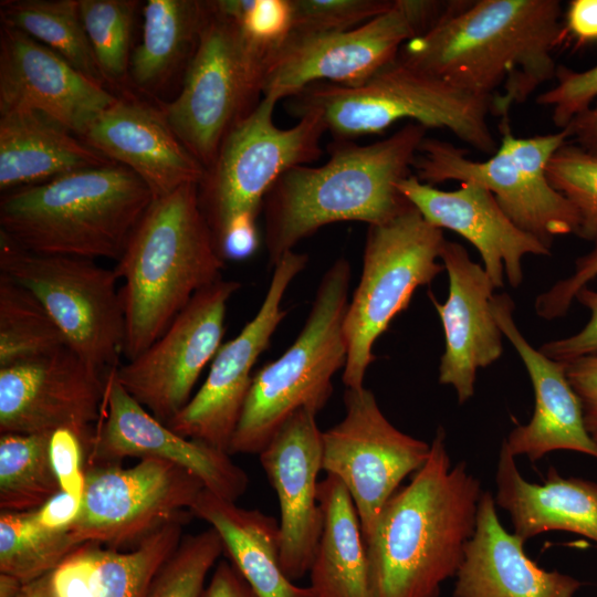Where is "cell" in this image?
Wrapping results in <instances>:
<instances>
[{
    "mask_svg": "<svg viewBox=\"0 0 597 597\" xmlns=\"http://www.w3.org/2000/svg\"><path fill=\"white\" fill-rule=\"evenodd\" d=\"M565 35L557 0L450 1L397 57L488 98L491 113L504 119L555 77L554 51Z\"/></svg>",
    "mask_w": 597,
    "mask_h": 597,
    "instance_id": "6da1fadb",
    "label": "cell"
},
{
    "mask_svg": "<svg viewBox=\"0 0 597 597\" xmlns=\"http://www.w3.org/2000/svg\"><path fill=\"white\" fill-rule=\"evenodd\" d=\"M481 495L467 464H451L439 427L427 462L388 500L365 540L374 597H439L462 565Z\"/></svg>",
    "mask_w": 597,
    "mask_h": 597,
    "instance_id": "7a4b0ae2",
    "label": "cell"
},
{
    "mask_svg": "<svg viewBox=\"0 0 597 597\" xmlns=\"http://www.w3.org/2000/svg\"><path fill=\"white\" fill-rule=\"evenodd\" d=\"M427 130L408 122L367 145L335 139L324 165H302L284 172L262 205L269 263L274 266L300 241L327 224H380L410 208L397 186L412 174Z\"/></svg>",
    "mask_w": 597,
    "mask_h": 597,
    "instance_id": "3957f363",
    "label": "cell"
},
{
    "mask_svg": "<svg viewBox=\"0 0 597 597\" xmlns=\"http://www.w3.org/2000/svg\"><path fill=\"white\" fill-rule=\"evenodd\" d=\"M223 266L198 185L154 198L114 268L123 282L126 359L157 341L198 291L221 279Z\"/></svg>",
    "mask_w": 597,
    "mask_h": 597,
    "instance_id": "277c9868",
    "label": "cell"
},
{
    "mask_svg": "<svg viewBox=\"0 0 597 597\" xmlns=\"http://www.w3.org/2000/svg\"><path fill=\"white\" fill-rule=\"evenodd\" d=\"M154 195L117 163L6 192L0 232L49 255L118 261Z\"/></svg>",
    "mask_w": 597,
    "mask_h": 597,
    "instance_id": "5b68a950",
    "label": "cell"
},
{
    "mask_svg": "<svg viewBox=\"0 0 597 597\" xmlns=\"http://www.w3.org/2000/svg\"><path fill=\"white\" fill-rule=\"evenodd\" d=\"M290 111L322 114L335 139L378 134L402 119L451 132L467 145L493 155L498 144L488 123L491 102L396 57L366 82L344 86L318 82L292 97Z\"/></svg>",
    "mask_w": 597,
    "mask_h": 597,
    "instance_id": "8992f818",
    "label": "cell"
},
{
    "mask_svg": "<svg viewBox=\"0 0 597 597\" xmlns=\"http://www.w3.org/2000/svg\"><path fill=\"white\" fill-rule=\"evenodd\" d=\"M352 268L339 258L326 270L306 322L294 343L253 377L229 453L259 454L301 409L318 413L333 392V376L345 368L344 320Z\"/></svg>",
    "mask_w": 597,
    "mask_h": 597,
    "instance_id": "52a82bcc",
    "label": "cell"
},
{
    "mask_svg": "<svg viewBox=\"0 0 597 597\" xmlns=\"http://www.w3.org/2000/svg\"><path fill=\"white\" fill-rule=\"evenodd\" d=\"M280 98L263 95L255 108L238 122L221 143L212 164L198 184L200 209L217 249L234 229H256L263 200L287 170L317 160L327 132L322 114L307 111L298 123L280 128L274 109Z\"/></svg>",
    "mask_w": 597,
    "mask_h": 597,
    "instance_id": "ba28073f",
    "label": "cell"
},
{
    "mask_svg": "<svg viewBox=\"0 0 597 597\" xmlns=\"http://www.w3.org/2000/svg\"><path fill=\"white\" fill-rule=\"evenodd\" d=\"M209 2L210 14L180 92L161 108L175 134L205 168L230 129L261 101L274 50Z\"/></svg>",
    "mask_w": 597,
    "mask_h": 597,
    "instance_id": "9c48e42d",
    "label": "cell"
},
{
    "mask_svg": "<svg viewBox=\"0 0 597 597\" xmlns=\"http://www.w3.org/2000/svg\"><path fill=\"white\" fill-rule=\"evenodd\" d=\"M443 230L411 206L394 219L368 226L359 283L344 320L346 388L364 387L373 346L391 321L405 311L415 291L444 270L439 263Z\"/></svg>",
    "mask_w": 597,
    "mask_h": 597,
    "instance_id": "30bf717a",
    "label": "cell"
},
{
    "mask_svg": "<svg viewBox=\"0 0 597 597\" xmlns=\"http://www.w3.org/2000/svg\"><path fill=\"white\" fill-rule=\"evenodd\" d=\"M0 273L42 303L84 362L103 373L119 366L126 323L114 269L90 259L35 253L0 232Z\"/></svg>",
    "mask_w": 597,
    "mask_h": 597,
    "instance_id": "8fae6325",
    "label": "cell"
},
{
    "mask_svg": "<svg viewBox=\"0 0 597 597\" xmlns=\"http://www.w3.org/2000/svg\"><path fill=\"white\" fill-rule=\"evenodd\" d=\"M449 3L394 0L387 11L347 31L289 33L269 57L263 95L293 97L318 82L360 85L391 63L406 42L426 32Z\"/></svg>",
    "mask_w": 597,
    "mask_h": 597,
    "instance_id": "7c38bea8",
    "label": "cell"
},
{
    "mask_svg": "<svg viewBox=\"0 0 597 597\" xmlns=\"http://www.w3.org/2000/svg\"><path fill=\"white\" fill-rule=\"evenodd\" d=\"M80 513L70 526L78 545L135 546L179 513L189 511L203 483L166 460L143 458L135 465L84 467Z\"/></svg>",
    "mask_w": 597,
    "mask_h": 597,
    "instance_id": "4fadbf2b",
    "label": "cell"
},
{
    "mask_svg": "<svg viewBox=\"0 0 597 597\" xmlns=\"http://www.w3.org/2000/svg\"><path fill=\"white\" fill-rule=\"evenodd\" d=\"M345 417L322 432V470L349 492L366 540L406 476L423 467L430 444L394 427L374 394L346 388Z\"/></svg>",
    "mask_w": 597,
    "mask_h": 597,
    "instance_id": "5bb4252c",
    "label": "cell"
},
{
    "mask_svg": "<svg viewBox=\"0 0 597 597\" xmlns=\"http://www.w3.org/2000/svg\"><path fill=\"white\" fill-rule=\"evenodd\" d=\"M239 289V282L222 277L201 289L157 341L115 369L125 390L163 423L189 402L221 347L228 302Z\"/></svg>",
    "mask_w": 597,
    "mask_h": 597,
    "instance_id": "9a60e30c",
    "label": "cell"
},
{
    "mask_svg": "<svg viewBox=\"0 0 597 597\" xmlns=\"http://www.w3.org/2000/svg\"><path fill=\"white\" fill-rule=\"evenodd\" d=\"M108 373L91 366L69 346L0 367V433L69 429L86 458L103 411Z\"/></svg>",
    "mask_w": 597,
    "mask_h": 597,
    "instance_id": "2e32d148",
    "label": "cell"
},
{
    "mask_svg": "<svg viewBox=\"0 0 597 597\" xmlns=\"http://www.w3.org/2000/svg\"><path fill=\"white\" fill-rule=\"evenodd\" d=\"M306 264L307 255L293 250L273 266L259 311L233 339L221 345L199 390L167 423L172 431L229 453L252 381L253 366L286 316L282 308L283 296Z\"/></svg>",
    "mask_w": 597,
    "mask_h": 597,
    "instance_id": "e0dca14e",
    "label": "cell"
},
{
    "mask_svg": "<svg viewBox=\"0 0 597 597\" xmlns=\"http://www.w3.org/2000/svg\"><path fill=\"white\" fill-rule=\"evenodd\" d=\"M117 368V367H116ZM109 370L105 401L95 427L84 467L119 463L125 458H157L192 474L205 489L235 502L249 485V478L228 452L199 440L185 438L157 420L136 401Z\"/></svg>",
    "mask_w": 597,
    "mask_h": 597,
    "instance_id": "ac0fdd59",
    "label": "cell"
},
{
    "mask_svg": "<svg viewBox=\"0 0 597 597\" xmlns=\"http://www.w3.org/2000/svg\"><path fill=\"white\" fill-rule=\"evenodd\" d=\"M412 171L421 182L431 186L448 180L481 185L520 229L549 248L554 237L577 235L579 231V216L569 200L546 177L525 172L499 147L486 160L478 161L452 143L426 137Z\"/></svg>",
    "mask_w": 597,
    "mask_h": 597,
    "instance_id": "d6986e66",
    "label": "cell"
},
{
    "mask_svg": "<svg viewBox=\"0 0 597 597\" xmlns=\"http://www.w3.org/2000/svg\"><path fill=\"white\" fill-rule=\"evenodd\" d=\"M322 432L316 413L301 409L259 453L280 505L279 557L292 582L310 572L323 527L317 499Z\"/></svg>",
    "mask_w": 597,
    "mask_h": 597,
    "instance_id": "ffe728a7",
    "label": "cell"
},
{
    "mask_svg": "<svg viewBox=\"0 0 597 597\" xmlns=\"http://www.w3.org/2000/svg\"><path fill=\"white\" fill-rule=\"evenodd\" d=\"M118 96L28 34L2 25L0 114L43 113L82 137Z\"/></svg>",
    "mask_w": 597,
    "mask_h": 597,
    "instance_id": "44dd1931",
    "label": "cell"
},
{
    "mask_svg": "<svg viewBox=\"0 0 597 597\" xmlns=\"http://www.w3.org/2000/svg\"><path fill=\"white\" fill-rule=\"evenodd\" d=\"M397 187L429 223L457 232L479 251L495 289L504 285V273L513 287L522 283L525 255L551 254L549 247L520 229L479 184L467 181L454 190H441L411 174Z\"/></svg>",
    "mask_w": 597,
    "mask_h": 597,
    "instance_id": "7402d4cb",
    "label": "cell"
},
{
    "mask_svg": "<svg viewBox=\"0 0 597 597\" xmlns=\"http://www.w3.org/2000/svg\"><path fill=\"white\" fill-rule=\"evenodd\" d=\"M440 259L449 277L448 298L440 303L428 292L446 338L439 383L452 386L462 405L474 394L478 369L500 358L503 334L492 311L495 286L484 269L457 242L446 240Z\"/></svg>",
    "mask_w": 597,
    "mask_h": 597,
    "instance_id": "603a6c76",
    "label": "cell"
},
{
    "mask_svg": "<svg viewBox=\"0 0 597 597\" xmlns=\"http://www.w3.org/2000/svg\"><path fill=\"white\" fill-rule=\"evenodd\" d=\"M81 138L138 176L154 198L185 185H198L206 172L175 134L163 109L128 96L117 97Z\"/></svg>",
    "mask_w": 597,
    "mask_h": 597,
    "instance_id": "cb8c5ba5",
    "label": "cell"
},
{
    "mask_svg": "<svg viewBox=\"0 0 597 597\" xmlns=\"http://www.w3.org/2000/svg\"><path fill=\"white\" fill-rule=\"evenodd\" d=\"M513 310L506 293L493 296V315L526 367L535 408L530 422L516 426L503 442L513 457L525 455L532 462L557 450L597 459V443L585 428L580 401L567 380L565 363L546 357L528 344L514 322Z\"/></svg>",
    "mask_w": 597,
    "mask_h": 597,
    "instance_id": "d4e9b609",
    "label": "cell"
},
{
    "mask_svg": "<svg viewBox=\"0 0 597 597\" xmlns=\"http://www.w3.org/2000/svg\"><path fill=\"white\" fill-rule=\"evenodd\" d=\"M495 505L494 496L482 492L453 597H574L583 583L533 562L525 542L501 524Z\"/></svg>",
    "mask_w": 597,
    "mask_h": 597,
    "instance_id": "484cf974",
    "label": "cell"
},
{
    "mask_svg": "<svg viewBox=\"0 0 597 597\" xmlns=\"http://www.w3.org/2000/svg\"><path fill=\"white\" fill-rule=\"evenodd\" d=\"M192 516L189 511L179 513L128 551L80 545L51 573L53 597H147Z\"/></svg>",
    "mask_w": 597,
    "mask_h": 597,
    "instance_id": "4316f807",
    "label": "cell"
},
{
    "mask_svg": "<svg viewBox=\"0 0 597 597\" xmlns=\"http://www.w3.org/2000/svg\"><path fill=\"white\" fill-rule=\"evenodd\" d=\"M514 458L502 441L494 499L509 513L513 533L526 542L545 532L565 531L597 543V483L564 478L554 467L543 483L528 482Z\"/></svg>",
    "mask_w": 597,
    "mask_h": 597,
    "instance_id": "83f0119b",
    "label": "cell"
},
{
    "mask_svg": "<svg viewBox=\"0 0 597 597\" xmlns=\"http://www.w3.org/2000/svg\"><path fill=\"white\" fill-rule=\"evenodd\" d=\"M112 163L52 117L30 109L0 116V190L35 186Z\"/></svg>",
    "mask_w": 597,
    "mask_h": 597,
    "instance_id": "f1b7e54d",
    "label": "cell"
},
{
    "mask_svg": "<svg viewBox=\"0 0 597 597\" xmlns=\"http://www.w3.org/2000/svg\"><path fill=\"white\" fill-rule=\"evenodd\" d=\"M189 512L220 535L224 552L258 597H316L284 574L279 557V522L240 507L203 489Z\"/></svg>",
    "mask_w": 597,
    "mask_h": 597,
    "instance_id": "f546056e",
    "label": "cell"
},
{
    "mask_svg": "<svg viewBox=\"0 0 597 597\" xmlns=\"http://www.w3.org/2000/svg\"><path fill=\"white\" fill-rule=\"evenodd\" d=\"M323 527L310 568L316 597H374L362 525L352 496L334 475L318 482Z\"/></svg>",
    "mask_w": 597,
    "mask_h": 597,
    "instance_id": "4dcf8cb0",
    "label": "cell"
},
{
    "mask_svg": "<svg viewBox=\"0 0 597 597\" xmlns=\"http://www.w3.org/2000/svg\"><path fill=\"white\" fill-rule=\"evenodd\" d=\"M209 14V1L148 0L143 9L142 39L130 57L134 84L156 92L181 69L186 71Z\"/></svg>",
    "mask_w": 597,
    "mask_h": 597,
    "instance_id": "1f68e13d",
    "label": "cell"
},
{
    "mask_svg": "<svg viewBox=\"0 0 597 597\" xmlns=\"http://www.w3.org/2000/svg\"><path fill=\"white\" fill-rule=\"evenodd\" d=\"M0 13L2 25L44 44L88 78L106 83L87 38L78 0L2 1Z\"/></svg>",
    "mask_w": 597,
    "mask_h": 597,
    "instance_id": "d6a6232c",
    "label": "cell"
},
{
    "mask_svg": "<svg viewBox=\"0 0 597 597\" xmlns=\"http://www.w3.org/2000/svg\"><path fill=\"white\" fill-rule=\"evenodd\" d=\"M51 434H0L1 511L36 510L61 491L50 458Z\"/></svg>",
    "mask_w": 597,
    "mask_h": 597,
    "instance_id": "836d02e7",
    "label": "cell"
},
{
    "mask_svg": "<svg viewBox=\"0 0 597 597\" xmlns=\"http://www.w3.org/2000/svg\"><path fill=\"white\" fill-rule=\"evenodd\" d=\"M69 346L42 303L0 273V367L52 354Z\"/></svg>",
    "mask_w": 597,
    "mask_h": 597,
    "instance_id": "e575fe53",
    "label": "cell"
},
{
    "mask_svg": "<svg viewBox=\"0 0 597 597\" xmlns=\"http://www.w3.org/2000/svg\"><path fill=\"white\" fill-rule=\"evenodd\" d=\"M80 545L70 528L43 525L36 510L0 514V573L23 584L53 572Z\"/></svg>",
    "mask_w": 597,
    "mask_h": 597,
    "instance_id": "d590c367",
    "label": "cell"
},
{
    "mask_svg": "<svg viewBox=\"0 0 597 597\" xmlns=\"http://www.w3.org/2000/svg\"><path fill=\"white\" fill-rule=\"evenodd\" d=\"M137 1L78 0L81 18L106 83L123 85L129 76Z\"/></svg>",
    "mask_w": 597,
    "mask_h": 597,
    "instance_id": "8d00e7d4",
    "label": "cell"
},
{
    "mask_svg": "<svg viewBox=\"0 0 597 597\" xmlns=\"http://www.w3.org/2000/svg\"><path fill=\"white\" fill-rule=\"evenodd\" d=\"M224 552L213 527L182 537L156 574L147 597H201L208 573Z\"/></svg>",
    "mask_w": 597,
    "mask_h": 597,
    "instance_id": "74e56055",
    "label": "cell"
},
{
    "mask_svg": "<svg viewBox=\"0 0 597 597\" xmlns=\"http://www.w3.org/2000/svg\"><path fill=\"white\" fill-rule=\"evenodd\" d=\"M549 185L575 207L579 216L577 235H597V157L575 144H564L546 167Z\"/></svg>",
    "mask_w": 597,
    "mask_h": 597,
    "instance_id": "f35d334b",
    "label": "cell"
},
{
    "mask_svg": "<svg viewBox=\"0 0 597 597\" xmlns=\"http://www.w3.org/2000/svg\"><path fill=\"white\" fill-rule=\"evenodd\" d=\"M394 0H290L295 34H324L354 29L387 11Z\"/></svg>",
    "mask_w": 597,
    "mask_h": 597,
    "instance_id": "ab89813d",
    "label": "cell"
},
{
    "mask_svg": "<svg viewBox=\"0 0 597 597\" xmlns=\"http://www.w3.org/2000/svg\"><path fill=\"white\" fill-rule=\"evenodd\" d=\"M212 4L250 36L270 48L275 49L290 32V0H218Z\"/></svg>",
    "mask_w": 597,
    "mask_h": 597,
    "instance_id": "60d3db41",
    "label": "cell"
},
{
    "mask_svg": "<svg viewBox=\"0 0 597 597\" xmlns=\"http://www.w3.org/2000/svg\"><path fill=\"white\" fill-rule=\"evenodd\" d=\"M555 77L557 84L537 95L536 102L552 108L554 124L563 129L597 100V65L583 72L559 65Z\"/></svg>",
    "mask_w": 597,
    "mask_h": 597,
    "instance_id": "b9f144b4",
    "label": "cell"
},
{
    "mask_svg": "<svg viewBox=\"0 0 597 597\" xmlns=\"http://www.w3.org/2000/svg\"><path fill=\"white\" fill-rule=\"evenodd\" d=\"M499 129L501 133L499 148L506 153L521 169L536 177H546L549 160L569 138L567 127L553 134L516 137L511 129L509 118L500 119Z\"/></svg>",
    "mask_w": 597,
    "mask_h": 597,
    "instance_id": "7bdbcfd3",
    "label": "cell"
},
{
    "mask_svg": "<svg viewBox=\"0 0 597 597\" xmlns=\"http://www.w3.org/2000/svg\"><path fill=\"white\" fill-rule=\"evenodd\" d=\"M593 241L594 248L576 259L573 274L536 297L535 311L540 317L551 321L566 315L577 292L597 276V235Z\"/></svg>",
    "mask_w": 597,
    "mask_h": 597,
    "instance_id": "ee69618b",
    "label": "cell"
},
{
    "mask_svg": "<svg viewBox=\"0 0 597 597\" xmlns=\"http://www.w3.org/2000/svg\"><path fill=\"white\" fill-rule=\"evenodd\" d=\"M50 458L61 490L82 499L85 452L77 436L69 429L53 431Z\"/></svg>",
    "mask_w": 597,
    "mask_h": 597,
    "instance_id": "f6af8a7d",
    "label": "cell"
},
{
    "mask_svg": "<svg viewBox=\"0 0 597 597\" xmlns=\"http://www.w3.org/2000/svg\"><path fill=\"white\" fill-rule=\"evenodd\" d=\"M575 298L590 312V318L576 334L543 344L541 353L556 362H569L597 354V291L580 289Z\"/></svg>",
    "mask_w": 597,
    "mask_h": 597,
    "instance_id": "bcb514c9",
    "label": "cell"
},
{
    "mask_svg": "<svg viewBox=\"0 0 597 597\" xmlns=\"http://www.w3.org/2000/svg\"><path fill=\"white\" fill-rule=\"evenodd\" d=\"M565 373L580 401L585 428L597 443V354L566 362Z\"/></svg>",
    "mask_w": 597,
    "mask_h": 597,
    "instance_id": "7dc6e473",
    "label": "cell"
},
{
    "mask_svg": "<svg viewBox=\"0 0 597 597\" xmlns=\"http://www.w3.org/2000/svg\"><path fill=\"white\" fill-rule=\"evenodd\" d=\"M564 28L579 44L597 42V0H572Z\"/></svg>",
    "mask_w": 597,
    "mask_h": 597,
    "instance_id": "c3c4849f",
    "label": "cell"
},
{
    "mask_svg": "<svg viewBox=\"0 0 597 597\" xmlns=\"http://www.w3.org/2000/svg\"><path fill=\"white\" fill-rule=\"evenodd\" d=\"M201 597H258L232 562L220 561Z\"/></svg>",
    "mask_w": 597,
    "mask_h": 597,
    "instance_id": "681fc988",
    "label": "cell"
},
{
    "mask_svg": "<svg viewBox=\"0 0 597 597\" xmlns=\"http://www.w3.org/2000/svg\"><path fill=\"white\" fill-rule=\"evenodd\" d=\"M82 499L60 491L36 509L40 522L55 530L70 528L81 510Z\"/></svg>",
    "mask_w": 597,
    "mask_h": 597,
    "instance_id": "f907efd6",
    "label": "cell"
},
{
    "mask_svg": "<svg viewBox=\"0 0 597 597\" xmlns=\"http://www.w3.org/2000/svg\"><path fill=\"white\" fill-rule=\"evenodd\" d=\"M566 127L575 145L597 157V102L577 115Z\"/></svg>",
    "mask_w": 597,
    "mask_h": 597,
    "instance_id": "816d5d0a",
    "label": "cell"
},
{
    "mask_svg": "<svg viewBox=\"0 0 597 597\" xmlns=\"http://www.w3.org/2000/svg\"><path fill=\"white\" fill-rule=\"evenodd\" d=\"M51 573L25 583L17 597H53Z\"/></svg>",
    "mask_w": 597,
    "mask_h": 597,
    "instance_id": "f5cc1de1",
    "label": "cell"
},
{
    "mask_svg": "<svg viewBox=\"0 0 597 597\" xmlns=\"http://www.w3.org/2000/svg\"><path fill=\"white\" fill-rule=\"evenodd\" d=\"M23 585L18 577L0 573V597H17Z\"/></svg>",
    "mask_w": 597,
    "mask_h": 597,
    "instance_id": "db71d44e",
    "label": "cell"
}]
</instances>
